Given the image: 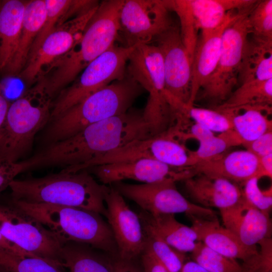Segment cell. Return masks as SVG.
I'll use <instances>...</instances> for the list:
<instances>
[{
  "mask_svg": "<svg viewBox=\"0 0 272 272\" xmlns=\"http://www.w3.org/2000/svg\"><path fill=\"white\" fill-rule=\"evenodd\" d=\"M214 108L222 111L229 118L232 129L242 142V145L272 130V121L265 114H271L270 108L248 105Z\"/></svg>",
  "mask_w": 272,
  "mask_h": 272,
  "instance_id": "26",
  "label": "cell"
},
{
  "mask_svg": "<svg viewBox=\"0 0 272 272\" xmlns=\"http://www.w3.org/2000/svg\"><path fill=\"white\" fill-rule=\"evenodd\" d=\"M163 57L166 91L188 105L191 93L192 59L181 39L179 26L174 23L151 43Z\"/></svg>",
  "mask_w": 272,
  "mask_h": 272,
  "instance_id": "15",
  "label": "cell"
},
{
  "mask_svg": "<svg viewBox=\"0 0 272 272\" xmlns=\"http://www.w3.org/2000/svg\"><path fill=\"white\" fill-rule=\"evenodd\" d=\"M141 223L145 238L146 247L150 249L169 272H181L186 261L185 254L169 245L150 227Z\"/></svg>",
  "mask_w": 272,
  "mask_h": 272,
  "instance_id": "31",
  "label": "cell"
},
{
  "mask_svg": "<svg viewBox=\"0 0 272 272\" xmlns=\"http://www.w3.org/2000/svg\"><path fill=\"white\" fill-rule=\"evenodd\" d=\"M191 227L198 241L216 252L230 258L246 261L256 255L257 246L244 245L230 231L216 219H193Z\"/></svg>",
  "mask_w": 272,
  "mask_h": 272,
  "instance_id": "22",
  "label": "cell"
},
{
  "mask_svg": "<svg viewBox=\"0 0 272 272\" xmlns=\"http://www.w3.org/2000/svg\"><path fill=\"white\" fill-rule=\"evenodd\" d=\"M122 0L99 3L80 38L50 66L39 81L52 96L72 83L83 70L116 41L118 13Z\"/></svg>",
  "mask_w": 272,
  "mask_h": 272,
  "instance_id": "2",
  "label": "cell"
},
{
  "mask_svg": "<svg viewBox=\"0 0 272 272\" xmlns=\"http://www.w3.org/2000/svg\"><path fill=\"white\" fill-rule=\"evenodd\" d=\"M113 272H143L134 262V260L121 259L118 256L112 257Z\"/></svg>",
  "mask_w": 272,
  "mask_h": 272,
  "instance_id": "42",
  "label": "cell"
},
{
  "mask_svg": "<svg viewBox=\"0 0 272 272\" xmlns=\"http://www.w3.org/2000/svg\"><path fill=\"white\" fill-rule=\"evenodd\" d=\"M257 177H272V154L258 158V170Z\"/></svg>",
  "mask_w": 272,
  "mask_h": 272,
  "instance_id": "43",
  "label": "cell"
},
{
  "mask_svg": "<svg viewBox=\"0 0 272 272\" xmlns=\"http://www.w3.org/2000/svg\"><path fill=\"white\" fill-rule=\"evenodd\" d=\"M10 198L41 223L62 244H85L112 257L118 256L112 230L100 214L79 208L30 203Z\"/></svg>",
  "mask_w": 272,
  "mask_h": 272,
  "instance_id": "5",
  "label": "cell"
},
{
  "mask_svg": "<svg viewBox=\"0 0 272 272\" xmlns=\"http://www.w3.org/2000/svg\"><path fill=\"white\" fill-rule=\"evenodd\" d=\"M193 169L196 173L218 176L243 185L248 180L257 177L258 158L247 150L225 152L197 163Z\"/></svg>",
  "mask_w": 272,
  "mask_h": 272,
  "instance_id": "21",
  "label": "cell"
},
{
  "mask_svg": "<svg viewBox=\"0 0 272 272\" xmlns=\"http://www.w3.org/2000/svg\"><path fill=\"white\" fill-rule=\"evenodd\" d=\"M138 215L142 223L150 227L169 245L181 252H191L199 241L194 229L178 222L173 214L153 215L142 211Z\"/></svg>",
  "mask_w": 272,
  "mask_h": 272,
  "instance_id": "25",
  "label": "cell"
},
{
  "mask_svg": "<svg viewBox=\"0 0 272 272\" xmlns=\"http://www.w3.org/2000/svg\"><path fill=\"white\" fill-rule=\"evenodd\" d=\"M27 1H0V72L4 73L16 53Z\"/></svg>",
  "mask_w": 272,
  "mask_h": 272,
  "instance_id": "24",
  "label": "cell"
},
{
  "mask_svg": "<svg viewBox=\"0 0 272 272\" xmlns=\"http://www.w3.org/2000/svg\"><path fill=\"white\" fill-rule=\"evenodd\" d=\"M140 256L143 272H169L147 247Z\"/></svg>",
  "mask_w": 272,
  "mask_h": 272,
  "instance_id": "41",
  "label": "cell"
},
{
  "mask_svg": "<svg viewBox=\"0 0 272 272\" xmlns=\"http://www.w3.org/2000/svg\"><path fill=\"white\" fill-rule=\"evenodd\" d=\"M52 97L38 81L10 104L0 133V160L17 162L29 153L50 120Z\"/></svg>",
  "mask_w": 272,
  "mask_h": 272,
  "instance_id": "6",
  "label": "cell"
},
{
  "mask_svg": "<svg viewBox=\"0 0 272 272\" xmlns=\"http://www.w3.org/2000/svg\"><path fill=\"white\" fill-rule=\"evenodd\" d=\"M126 74L149 93L143 115L152 136L164 132L170 126L171 113L159 49L153 44L134 47L127 60Z\"/></svg>",
  "mask_w": 272,
  "mask_h": 272,
  "instance_id": "7",
  "label": "cell"
},
{
  "mask_svg": "<svg viewBox=\"0 0 272 272\" xmlns=\"http://www.w3.org/2000/svg\"><path fill=\"white\" fill-rule=\"evenodd\" d=\"M252 38L272 44V1H257L248 15Z\"/></svg>",
  "mask_w": 272,
  "mask_h": 272,
  "instance_id": "33",
  "label": "cell"
},
{
  "mask_svg": "<svg viewBox=\"0 0 272 272\" xmlns=\"http://www.w3.org/2000/svg\"><path fill=\"white\" fill-rule=\"evenodd\" d=\"M0 232L4 238L24 251L46 259L61 267L62 243L41 223L10 198L0 199Z\"/></svg>",
  "mask_w": 272,
  "mask_h": 272,
  "instance_id": "10",
  "label": "cell"
},
{
  "mask_svg": "<svg viewBox=\"0 0 272 272\" xmlns=\"http://www.w3.org/2000/svg\"><path fill=\"white\" fill-rule=\"evenodd\" d=\"M175 181L132 184L122 181L113 187L123 197L135 202L142 211L151 215L184 213L190 219H218L214 210L187 199L177 189Z\"/></svg>",
  "mask_w": 272,
  "mask_h": 272,
  "instance_id": "12",
  "label": "cell"
},
{
  "mask_svg": "<svg viewBox=\"0 0 272 272\" xmlns=\"http://www.w3.org/2000/svg\"><path fill=\"white\" fill-rule=\"evenodd\" d=\"M98 5L68 20L50 34L28 59L18 77L30 86L43 77L52 63L67 52L80 38Z\"/></svg>",
  "mask_w": 272,
  "mask_h": 272,
  "instance_id": "13",
  "label": "cell"
},
{
  "mask_svg": "<svg viewBox=\"0 0 272 272\" xmlns=\"http://www.w3.org/2000/svg\"><path fill=\"white\" fill-rule=\"evenodd\" d=\"M243 146L258 158L272 154V130Z\"/></svg>",
  "mask_w": 272,
  "mask_h": 272,
  "instance_id": "40",
  "label": "cell"
},
{
  "mask_svg": "<svg viewBox=\"0 0 272 272\" xmlns=\"http://www.w3.org/2000/svg\"><path fill=\"white\" fill-rule=\"evenodd\" d=\"M191 253L192 260L209 272H243L237 260L216 252L201 242H197Z\"/></svg>",
  "mask_w": 272,
  "mask_h": 272,
  "instance_id": "34",
  "label": "cell"
},
{
  "mask_svg": "<svg viewBox=\"0 0 272 272\" xmlns=\"http://www.w3.org/2000/svg\"><path fill=\"white\" fill-rule=\"evenodd\" d=\"M143 112H126L90 125L74 135L45 146L25 160L28 170L61 166L76 172L87 164L137 140L152 137Z\"/></svg>",
  "mask_w": 272,
  "mask_h": 272,
  "instance_id": "1",
  "label": "cell"
},
{
  "mask_svg": "<svg viewBox=\"0 0 272 272\" xmlns=\"http://www.w3.org/2000/svg\"><path fill=\"white\" fill-rule=\"evenodd\" d=\"M181 112L194 122L211 131L223 133L232 129L229 118L222 111L216 109H208L182 105L179 108Z\"/></svg>",
  "mask_w": 272,
  "mask_h": 272,
  "instance_id": "36",
  "label": "cell"
},
{
  "mask_svg": "<svg viewBox=\"0 0 272 272\" xmlns=\"http://www.w3.org/2000/svg\"><path fill=\"white\" fill-rule=\"evenodd\" d=\"M170 11L165 0H122L116 41L126 48L151 44L174 23Z\"/></svg>",
  "mask_w": 272,
  "mask_h": 272,
  "instance_id": "11",
  "label": "cell"
},
{
  "mask_svg": "<svg viewBox=\"0 0 272 272\" xmlns=\"http://www.w3.org/2000/svg\"><path fill=\"white\" fill-rule=\"evenodd\" d=\"M0 266L11 272H64L50 261L33 254H18L0 249Z\"/></svg>",
  "mask_w": 272,
  "mask_h": 272,
  "instance_id": "32",
  "label": "cell"
},
{
  "mask_svg": "<svg viewBox=\"0 0 272 272\" xmlns=\"http://www.w3.org/2000/svg\"><path fill=\"white\" fill-rule=\"evenodd\" d=\"M241 12L225 29L216 68L201 88L200 99L221 105L231 95L238 84V76L250 27L249 12Z\"/></svg>",
  "mask_w": 272,
  "mask_h": 272,
  "instance_id": "9",
  "label": "cell"
},
{
  "mask_svg": "<svg viewBox=\"0 0 272 272\" xmlns=\"http://www.w3.org/2000/svg\"><path fill=\"white\" fill-rule=\"evenodd\" d=\"M46 13L45 0L27 1L17 48L10 65L3 73L4 76H18L25 67Z\"/></svg>",
  "mask_w": 272,
  "mask_h": 272,
  "instance_id": "23",
  "label": "cell"
},
{
  "mask_svg": "<svg viewBox=\"0 0 272 272\" xmlns=\"http://www.w3.org/2000/svg\"><path fill=\"white\" fill-rule=\"evenodd\" d=\"M181 272H209L193 260L185 261Z\"/></svg>",
  "mask_w": 272,
  "mask_h": 272,
  "instance_id": "47",
  "label": "cell"
},
{
  "mask_svg": "<svg viewBox=\"0 0 272 272\" xmlns=\"http://www.w3.org/2000/svg\"><path fill=\"white\" fill-rule=\"evenodd\" d=\"M0 272H11V271L3 266H0Z\"/></svg>",
  "mask_w": 272,
  "mask_h": 272,
  "instance_id": "48",
  "label": "cell"
},
{
  "mask_svg": "<svg viewBox=\"0 0 272 272\" xmlns=\"http://www.w3.org/2000/svg\"><path fill=\"white\" fill-rule=\"evenodd\" d=\"M239 12L236 10L230 12L220 26L212 31L201 33L192 58L190 98L187 106L193 105L199 90L215 71L220 57L223 32Z\"/></svg>",
  "mask_w": 272,
  "mask_h": 272,
  "instance_id": "20",
  "label": "cell"
},
{
  "mask_svg": "<svg viewBox=\"0 0 272 272\" xmlns=\"http://www.w3.org/2000/svg\"><path fill=\"white\" fill-rule=\"evenodd\" d=\"M0 249L18 254H31L20 249L14 244L10 242L2 235L0 232Z\"/></svg>",
  "mask_w": 272,
  "mask_h": 272,
  "instance_id": "45",
  "label": "cell"
},
{
  "mask_svg": "<svg viewBox=\"0 0 272 272\" xmlns=\"http://www.w3.org/2000/svg\"><path fill=\"white\" fill-rule=\"evenodd\" d=\"M272 79V44L261 43L249 36L238 72V83Z\"/></svg>",
  "mask_w": 272,
  "mask_h": 272,
  "instance_id": "29",
  "label": "cell"
},
{
  "mask_svg": "<svg viewBox=\"0 0 272 272\" xmlns=\"http://www.w3.org/2000/svg\"><path fill=\"white\" fill-rule=\"evenodd\" d=\"M259 179L254 177L246 181L243 184V194L252 206L262 212L269 214L272 208L271 187L267 190H262L258 184Z\"/></svg>",
  "mask_w": 272,
  "mask_h": 272,
  "instance_id": "37",
  "label": "cell"
},
{
  "mask_svg": "<svg viewBox=\"0 0 272 272\" xmlns=\"http://www.w3.org/2000/svg\"><path fill=\"white\" fill-rule=\"evenodd\" d=\"M198 149L193 151V155L196 164L225 153L230 147L229 144L220 134L214 135L199 142Z\"/></svg>",
  "mask_w": 272,
  "mask_h": 272,
  "instance_id": "38",
  "label": "cell"
},
{
  "mask_svg": "<svg viewBox=\"0 0 272 272\" xmlns=\"http://www.w3.org/2000/svg\"><path fill=\"white\" fill-rule=\"evenodd\" d=\"M184 182L192 202L204 208L221 211L234 206L244 197L238 184L222 177L197 173Z\"/></svg>",
  "mask_w": 272,
  "mask_h": 272,
  "instance_id": "19",
  "label": "cell"
},
{
  "mask_svg": "<svg viewBox=\"0 0 272 272\" xmlns=\"http://www.w3.org/2000/svg\"><path fill=\"white\" fill-rule=\"evenodd\" d=\"M144 89L125 74L49 121L43 134L45 146L63 140L97 122L128 111Z\"/></svg>",
  "mask_w": 272,
  "mask_h": 272,
  "instance_id": "4",
  "label": "cell"
},
{
  "mask_svg": "<svg viewBox=\"0 0 272 272\" xmlns=\"http://www.w3.org/2000/svg\"><path fill=\"white\" fill-rule=\"evenodd\" d=\"M109 186L99 184L87 170L63 171L42 177L15 179L11 198L30 203L76 207L105 216V197Z\"/></svg>",
  "mask_w": 272,
  "mask_h": 272,
  "instance_id": "3",
  "label": "cell"
},
{
  "mask_svg": "<svg viewBox=\"0 0 272 272\" xmlns=\"http://www.w3.org/2000/svg\"><path fill=\"white\" fill-rule=\"evenodd\" d=\"M10 105V103L3 95L0 86V133L6 118Z\"/></svg>",
  "mask_w": 272,
  "mask_h": 272,
  "instance_id": "46",
  "label": "cell"
},
{
  "mask_svg": "<svg viewBox=\"0 0 272 272\" xmlns=\"http://www.w3.org/2000/svg\"><path fill=\"white\" fill-rule=\"evenodd\" d=\"M166 3L170 11L174 12L179 18L181 39L192 61L194 51L198 41V30L192 13L189 0H167Z\"/></svg>",
  "mask_w": 272,
  "mask_h": 272,
  "instance_id": "35",
  "label": "cell"
},
{
  "mask_svg": "<svg viewBox=\"0 0 272 272\" xmlns=\"http://www.w3.org/2000/svg\"><path fill=\"white\" fill-rule=\"evenodd\" d=\"M255 0H189L197 30L201 33L215 29L226 20L232 11L251 10Z\"/></svg>",
  "mask_w": 272,
  "mask_h": 272,
  "instance_id": "27",
  "label": "cell"
},
{
  "mask_svg": "<svg viewBox=\"0 0 272 272\" xmlns=\"http://www.w3.org/2000/svg\"><path fill=\"white\" fill-rule=\"evenodd\" d=\"M26 170L27 166L24 161L13 162L0 160V193L9 187L18 174Z\"/></svg>",
  "mask_w": 272,
  "mask_h": 272,
  "instance_id": "39",
  "label": "cell"
},
{
  "mask_svg": "<svg viewBox=\"0 0 272 272\" xmlns=\"http://www.w3.org/2000/svg\"><path fill=\"white\" fill-rule=\"evenodd\" d=\"M86 170L95 175L105 185L126 179L144 183L166 180L176 182L184 181L196 173L192 168L173 167L148 158L96 165Z\"/></svg>",
  "mask_w": 272,
  "mask_h": 272,
  "instance_id": "17",
  "label": "cell"
},
{
  "mask_svg": "<svg viewBox=\"0 0 272 272\" xmlns=\"http://www.w3.org/2000/svg\"><path fill=\"white\" fill-rule=\"evenodd\" d=\"M141 158L154 159L179 168H193L196 164L193 151L180 141L162 133L131 141L94 160L93 164L99 165Z\"/></svg>",
  "mask_w": 272,
  "mask_h": 272,
  "instance_id": "14",
  "label": "cell"
},
{
  "mask_svg": "<svg viewBox=\"0 0 272 272\" xmlns=\"http://www.w3.org/2000/svg\"><path fill=\"white\" fill-rule=\"evenodd\" d=\"M105 217L112 230L118 257L134 260L146 246L143 228L139 216L125 201L123 196L113 186H109L105 197Z\"/></svg>",
  "mask_w": 272,
  "mask_h": 272,
  "instance_id": "16",
  "label": "cell"
},
{
  "mask_svg": "<svg viewBox=\"0 0 272 272\" xmlns=\"http://www.w3.org/2000/svg\"><path fill=\"white\" fill-rule=\"evenodd\" d=\"M88 245L69 242L62 244L60 262L66 272H113L112 257Z\"/></svg>",
  "mask_w": 272,
  "mask_h": 272,
  "instance_id": "28",
  "label": "cell"
},
{
  "mask_svg": "<svg viewBox=\"0 0 272 272\" xmlns=\"http://www.w3.org/2000/svg\"><path fill=\"white\" fill-rule=\"evenodd\" d=\"M243 272H272V270L260 265L254 256L243 262L242 264Z\"/></svg>",
  "mask_w": 272,
  "mask_h": 272,
  "instance_id": "44",
  "label": "cell"
},
{
  "mask_svg": "<svg viewBox=\"0 0 272 272\" xmlns=\"http://www.w3.org/2000/svg\"><path fill=\"white\" fill-rule=\"evenodd\" d=\"M272 79L254 80L243 84L222 104L214 106L227 108L248 105L271 109Z\"/></svg>",
  "mask_w": 272,
  "mask_h": 272,
  "instance_id": "30",
  "label": "cell"
},
{
  "mask_svg": "<svg viewBox=\"0 0 272 272\" xmlns=\"http://www.w3.org/2000/svg\"><path fill=\"white\" fill-rule=\"evenodd\" d=\"M220 213L223 226L246 246H256L264 239L271 238L269 214L254 207L244 196L237 203Z\"/></svg>",
  "mask_w": 272,
  "mask_h": 272,
  "instance_id": "18",
  "label": "cell"
},
{
  "mask_svg": "<svg viewBox=\"0 0 272 272\" xmlns=\"http://www.w3.org/2000/svg\"><path fill=\"white\" fill-rule=\"evenodd\" d=\"M133 48L114 44L88 64L71 85L61 91L52 102L49 121L112 82L124 78Z\"/></svg>",
  "mask_w": 272,
  "mask_h": 272,
  "instance_id": "8",
  "label": "cell"
}]
</instances>
